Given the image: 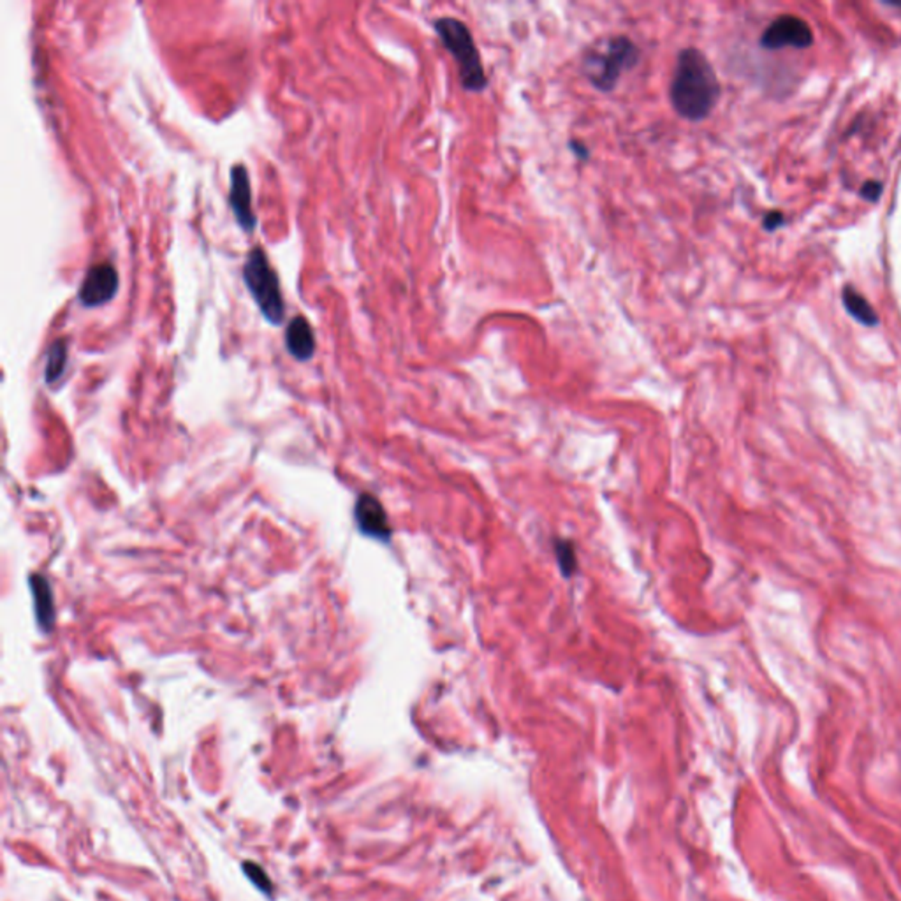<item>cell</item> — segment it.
Listing matches in <instances>:
<instances>
[{"label":"cell","mask_w":901,"mask_h":901,"mask_svg":"<svg viewBox=\"0 0 901 901\" xmlns=\"http://www.w3.org/2000/svg\"><path fill=\"white\" fill-rule=\"evenodd\" d=\"M722 87L715 68L697 48H683L678 53L669 85L673 109L687 122H702L719 105Z\"/></svg>","instance_id":"6da1fadb"},{"label":"cell","mask_w":901,"mask_h":901,"mask_svg":"<svg viewBox=\"0 0 901 901\" xmlns=\"http://www.w3.org/2000/svg\"><path fill=\"white\" fill-rule=\"evenodd\" d=\"M433 29L458 66L461 88L472 94L485 92L488 88V76L479 48L467 23L454 16H442L433 22Z\"/></svg>","instance_id":"7a4b0ae2"},{"label":"cell","mask_w":901,"mask_h":901,"mask_svg":"<svg viewBox=\"0 0 901 901\" xmlns=\"http://www.w3.org/2000/svg\"><path fill=\"white\" fill-rule=\"evenodd\" d=\"M641 50L628 35H613L604 50L589 51L583 62V72L599 92H613L625 70L639 64Z\"/></svg>","instance_id":"3957f363"},{"label":"cell","mask_w":901,"mask_h":901,"mask_svg":"<svg viewBox=\"0 0 901 901\" xmlns=\"http://www.w3.org/2000/svg\"><path fill=\"white\" fill-rule=\"evenodd\" d=\"M243 280L255 305L274 326L282 324L285 305L278 283L277 272L272 268L263 248L255 246L248 252L243 266Z\"/></svg>","instance_id":"277c9868"},{"label":"cell","mask_w":901,"mask_h":901,"mask_svg":"<svg viewBox=\"0 0 901 901\" xmlns=\"http://www.w3.org/2000/svg\"><path fill=\"white\" fill-rule=\"evenodd\" d=\"M759 42L766 50H803L813 44V33L803 18L794 14H782L766 27Z\"/></svg>","instance_id":"5b68a950"},{"label":"cell","mask_w":901,"mask_h":901,"mask_svg":"<svg viewBox=\"0 0 901 901\" xmlns=\"http://www.w3.org/2000/svg\"><path fill=\"white\" fill-rule=\"evenodd\" d=\"M116 291H118L116 268L109 263H101V265H94L87 272L78 296L85 307L96 309V307H101L107 302H111L115 298Z\"/></svg>","instance_id":"8992f818"},{"label":"cell","mask_w":901,"mask_h":901,"mask_svg":"<svg viewBox=\"0 0 901 901\" xmlns=\"http://www.w3.org/2000/svg\"><path fill=\"white\" fill-rule=\"evenodd\" d=\"M229 205L237 215V220L243 231L250 233L255 229L257 218L252 211V190L246 168L237 164L231 170V189H229Z\"/></svg>","instance_id":"52a82bcc"},{"label":"cell","mask_w":901,"mask_h":901,"mask_svg":"<svg viewBox=\"0 0 901 901\" xmlns=\"http://www.w3.org/2000/svg\"><path fill=\"white\" fill-rule=\"evenodd\" d=\"M356 521L361 528V532L387 541L391 537V526L385 516V511L382 507L381 502L374 495H361L356 502Z\"/></svg>","instance_id":"ba28073f"},{"label":"cell","mask_w":901,"mask_h":901,"mask_svg":"<svg viewBox=\"0 0 901 901\" xmlns=\"http://www.w3.org/2000/svg\"><path fill=\"white\" fill-rule=\"evenodd\" d=\"M285 347L298 361H309L315 350V335L311 322L298 315L291 319L285 330Z\"/></svg>","instance_id":"9c48e42d"},{"label":"cell","mask_w":901,"mask_h":901,"mask_svg":"<svg viewBox=\"0 0 901 901\" xmlns=\"http://www.w3.org/2000/svg\"><path fill=\"white\" fill-rule=\"evenodd\" d=\"M31 583H33L37 620L46 630H50L55 622V608H53V599H51V589L42 576H33Z\"/></svg>","instance_id":"30bf717a"},{"label":"cell","mask_w":901,"mask_h":901,"mask_svg":"<svg viewBox=\"0 0 901 901\" xmlns=\"http://www.w3.org/2000/svg\"><path fill=\"white\" fill-rule=\"evenodd\" d=\"M843 305L847 309V312L850 313L856 320H859L861 324L865 326H877L878 324V315L875 312V309L868 303L867 298L858 293L854 287L847 285L843 289Z\"/></svg>","instance_id":"8fae6325"},{"label":"cell","mask_w":901,"mask_h":901,"mask_svg":"<svg viewBox=\"0 0 901 901\" xmlns=\"http://www.w3.org/2000/svg\"><path fill=\"white\" fill-rule=\"evenodd\" d=\"M66 363H68V346L64 340H57L51 344L46 356L44 379L48 384H53L60 379V376L66 370Z\"/></svg>","instance_id":"7c38bea8"},{"label":"cell","mask_w":901,"mask_h":901,"mask_svg":"<svg viewBox=\"0 0 901 901\" xmlns=\"http://www.w3.org/2000/svg\"><path fill=\"white\" fill-rule=\"evenodd\" d=\"M243 871H245L246 878H248V880H250V882H252V884H254L259 891H263L265 895H272V893H274V882H272V878L268 877V873H266L263 868L259 867V865L246 861V863H243Z\"/></svg>","instance_id":"4fadbf2b"},{"label":"cell","mask_w":901,"mask_h":901,"mask_svg":"<svg viewBox=\"0 0 901 901\" xmlns=\"http://www.w3.org/2000/svg\"><path fill=\"white\" fill-rule=\"evenodd\" d=\"M556 555H558V563H560V569L565 576H572L576 567H578V560H576V553H574V546L572 543L569 541H558L555 544Z\"/></svg>","instance_id":"5bb4252c"},{"label":"cell","mask_w":901,"mask_h":901,"mask_svg":"<svg viewBox=\"0 0 901 901\" xmlns=\"http://www.w3.org/2000/svg\"><path fill=\"white\" fill-rule=\"evenodd\" d=\"M884 192V185L880 181H867L863 187H861V196L867 200V201H878V198L882 196Z\"/></svg>","instance_id":"9a60e30c"},{"label":"cell","mask_w":901,"mask_h":901,"mask_svg":"<svg viewBox=\"0 0 901 901\" xmlns=\"http://www.w3.org/2000/svg\"><path fill=\"white\" fill-rule=\"evenodd\" d=\"M764 229L766 231H776L780 229L784 224H785V217L782 211L775 209V211H769L766 217H764Z\"/></svg>","instance_id":"2e32d148"},{"label":"cell","mask_w":901,"mask_h":901,"mask_svg":"<svg viewBox=\"0 0 901 901\" xmlns=\"http://www.w3.org/2000/svg\"><path fill=\"white\" fill-rule=\"evenodd\" d=\"M569 148L572 150V153L580 159V161H589L590 150L589 146L583 143V141H578V139H572L569 143Z\"/></svg>","instance_id":"e0dca14e"}]
</instances>
